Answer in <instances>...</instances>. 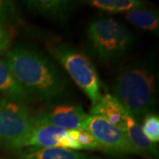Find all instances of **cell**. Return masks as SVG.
<instances>
[{
  "mask_svg": "<svg viewBox=\"0 0 159 159\" xmlns=\"http://www.w3.org/2000/svg\"><path fill=\"white\" fill-rule=\"evenodd\" d=\"M3 60L33 97L51 101L62 97L68 82L57 65L32 47L16 45L6 51Z\"/></svg>",
  "mask_w": 159,
  "mask_h": 159,
  "instance_id": "obj_1",
  "label": "cell"
},
{
  "mask_svg": "<svg viewBox=\"0 0 159 159\" xmlns=\"http://www.w3.org/2000/svg\"><path fill=\"white\" fill-rule=\"evenodd\" d=\"M112 97L138 122L151 114L157 102L156 74L148 66L135 63L123 69L112 84Z\"/></svg>",
  "mask_w": 159,
  "mask_h": 159,
  "instance_id": "obj_2",
  "label": "cell"
},
{
  "mask_svg": "<svg viewBox=\"0 0 159 159\" xmlns=\"http://www.w3.org/2000/svg\"><path fill=\"white\" fill-rule=\"evenodd\" d=\"M134 40L130 29L113 18L92 20L86 33V44L90 54L104 65L114 64L126 56Z\"/></svg>",
  "mask_w": 159,
  "mask_h": 159,
  "instance_id": "obj_3",
  "label": "cell"
},
{
  "mask_svg": "<svg viewBox=\"0 0 159 159\" xmlns=\"http://www.w3.org/2000/svg\"><path fill=\"white\" fill-rule=\"evenodd\" d=\"M51 54L90 100L92 106L102 97L100 79L89 58L76 49L64 43L49 46Z\"/></svg>",
  "mask_w": 159,
  "mask_h": 159,
  "instance_id": "obj_4",
  "label": "cell"
},
{
  "mask_svg": "<svg viewBox=\"0 0 159 159\" xmlns=\"http://www.w3.org/2000/svg\"><path fill=\"white\" fill-rule=\"evenodd\" d=\"M34 124V115L27 105L0 101V146L8 150L22 149L24 142Z\"/></svg>",
  "mask_w": 159,
  "mask_h": 159,
  "instance_id": "obj_5",
  "label": "cell"
},
{
  "mask_svg": "<svg viewBox=\"0 0 159 159\" xmlns=\"http://www.w3.org/2000/svg\"><path fill=\"white\" fill-rule=\"evenodd\" d=\"M84 130L90 133L106 151L140 155L124 132L102 117L88 115L84 122Z\"/></svg>",
  "mask_w": 159,
  "mask_h": 159,
  "instance_id": "obj_6",
  "label": "cell"
},
{
  "mask_svg": "<svg viewBox=\"0 0 159 159\" xmlns=\"http://www.w3.org/2000/svg\"><path fill=\"white\" fill-rule=\"evenodd\" d=\"M64 148L80 150L78 144L68 135V130L34 121L23 148Z\"/></svg>",
  "mask_w": 159,
  "mask_h": 159,
  "instance_id": "obj_7",
  "label": "cell"
},
{
  "mask_svg": "<svg viewBox=\"0 0 159 159\" xmlns=\"http://www.w3.org/2000/svg\"><path fill=\"white\" fill-rule=\"evenodd\" d=\"M88 114L80 105L57 104L52 108L34 115V121L55 125L66 130H84Z\"/></svg>",
  "mask_w": 159,
  "mask_h": 159,
  "instance_id": "obj_8",
  "label": "cell"
},
{
  "mask_svg": "<svg viewBox=\"0 0 159 159\" xmlns=\"http://www.w3.org/2000/svg\"><path fill=\"white\" fill-rule=\"evenodd\" d=\"M23 4L30 11L55 21H66L75 10L69 0H29Z\"/></svg>",
  "mask_w": 159,
  "mask_h": 159,
  "instance_id": "obj_9",
  "label": "cell"
},
{
  "mask_svg": "<svg viewBox=\"0 0 159 159\" xmlns=\"http://www.w3.org/2000/svg\"><path fill=\"white\" fill-rule=\"evenodd\" d=\"M0 94L6 100L25 105L33 100V97L13 76L3 59H0Z\"/></svg>",
  "mask_w": 159,
  "mask_h": 159,
  "instance_id": "obj_10",
  "label": "cell"
},
{
  "mask_svg": "<svg viewBox=\"0 0 159 159\" xmlns=\"http://www.w3.org/2000/svg\"><path fill=\"white\" fill-rule=\"evenodd\" d=\"M123 132L132 146L136 149L140 155H158V148L157 144H154L148 141L142 132L140 123L126 111L124 115Z\"/></svg>",
  "mask_w": 159,
  "mask_h": 159,
  "instance_id": "obj_11",
  "label": "cell"
},
{
  "mask_svg": "<svg viewBox=\"0 0 159 159\" xmlns=\"http://www.w3.org/2000/svg\"><path fill=\"white\" fill-rule=\"evenodd\" d=\"M125 111L120 103L111 94L107 93L102 95L98 102L91 107L90 115L102 117L123 131Z\"/></svg>",
  "mask_w": 159,
  "mask_h": 159,
  "instance_id": "obj_12",
  "label": "cell"
},
{
  "mask_svg": "<svg viewBox=\"0 0 159 159\" xmlns=\"http://www.w3.org/2000/svg\"><path fill=\"white\" fill-rule=\"evenodd\" d=\"M20 159H101L74 149L64 148H29L21 155Z\"/></svg>",
  "mask_w": 159,
  "mask_h": 159,
  "instance_id": "obj_13",
  "label": "cell"
},
{
  "mask_svg": "<svg viewBox=\"0 0 159 159\" xmlns=\"http://www.w3.org/2000/svg\"><path fill=\"white\" fill-rule=\"evenodd\" d=\"M125 19L134 26L147 31L156 32L159 29L158 11L143 6L136 7L125 12Z\"/></svg>",
  "mask_w": 159,
  "mask_h": 159,
  "instance_id": "obj_14",
  "label": "cell"
},
{
  "mask_svg": "<svg viewBox=\"0 0 159 159\" xmlns=\"http://www.w3.org/2000/svg\"><path fill=\"white\" fill-rule=\"evenodd\" d=\"M89 6L108 12H126L134 8L145 6L140 0H89L86 1Z\"/></svg>",
  "mask_w": 159,
  "mask_h": 159,
  "instance_id": "obj_15",
  "label": "cell"
},
{
  "mask_svg": "<svg viewBox=\"0 0 159 159\" xmlns=\"http://www.w3.org/2000/svg\"><path fill=\"white\" fill-rule=\"evenodd\" d=\"M68 135L78 144L80 149L87 150H105L95 139V137L86 130H68Z\"/></svg>",
  "mask_w": 159,
  "mask_h": 159,
  "instance_id": "obj_16",
  "label": "cell"
},
{
  "mask_svg": "<svg viewBox=\"0 0 159 159\" xmlns=\"http://www.w3.org/2000/svg\"><path fill=\"white\" fill-rule=\"evenodd\" d=\"M142 130L149 142L157 144L159 142V118L156 114H148L142 119Z\"/></svg>",
  "mask_w": 159,
  "mask_h": 159,
  "instance_id": "obj_17",
  "label": "cell"
},
{
  "mask_svg": "<svg viewBox=\"0 0 159 159\" xmlns=\"http://www.w3.org/2000/svg\"><path fill=\"white\" fill-rule=\"evenodd\" d=\"M17 19L14 3L9 0H0V25L11 28Z\"/></svg>",
  "mask_w": 159,
  "mask_h": 159,
  "instance_id": "obj_18",
  "label": "cell"
},
{
  "mask_svg": "<svg viewBox=\"0 0 159 159\" xmlns=\"http://www.w3.org/2000/svg\"><path fill=\"white\" fill-rule=\"evenodd\" d=\"M13 34L11 28L0 25V52L8 51L12 41Z\"/></svg>",
  "mask_w": 159,
  "mask_h": 159,
  "instance_id": "obj_19",
  "label": "cell"
}]
</instances>
